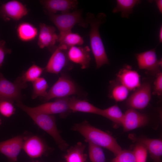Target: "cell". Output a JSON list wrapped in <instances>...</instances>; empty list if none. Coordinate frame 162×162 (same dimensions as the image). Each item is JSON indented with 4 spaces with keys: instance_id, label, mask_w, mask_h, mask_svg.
Here are the masks:
<instances>
[{
    "instance_id": "cell-32",
    "label": "cell",
    "mask_w": 162,
    "mask_h": 162,
    "mask_svg": "<svg viewBox=\"0 0 162 162\" xmlns=\"http://www.w3.org/2000/svg\"><path fill=\"white\" fill-rule=\"evenodd\" d=\"M111 162H136L133 151L128 150H122Z\"/></svg>"
},
{
    "instance_id": "cell-14",
    "label": "cell",
    "mask_w": 162,
    "mask_h": 162,
    "mask_svg": "<svg viewBox=\"0 0 162 162\" xmlns=\"http://www.w3.org/2000/svg\"><path fill=\"white\" fill-rule=\"evenodd\" d=\"M58 39V35L54 27L44 23H40L38 41L40 48L46 47L52 52L57 47L55 44Z\"/></svg>"
},
{
    "instance_id": "cell-15",
    "label": "cell",
    "mask_w": 162,
    "mask_h": 162,
    "mask_svg": "<svg viewBox=\"0 0 162 162\" xmlns=\"http://www.w3.org/2000/svg\"><path fill=\"white\" fill-rule=\"evenodd\" d=\"M148 122V118L145 114L136 110L129 108L124 114L122 123L125 132L144 126Z\"/></svg>"
},
{
    "instance_id": "cell-11",
    "label": "cell",
    "mask_w": 162,
    "mask_h": 162,
    "mask_svg": "<svg viewBox=\"0 0 162 162\" xmlns=\"http://www.w3.org/2000/svg\"><path fill=\"white\" fill-rule=\"evenodd\" d=\"M22 149L27 154L32 158L44 154L48 149L43 140L34 135H24Z\"/></svg>"
},
{
    "instance_id": "cell-30",
    "label": "cell",
    "mask_w": 162,
    "mask_h": 162,
    "mask_svg": "<svg viewBox=\"0 0 162 162\" xmlns=\"http://www.w3.org/2000/svg\"><path fill=\"white\" fill-rule=\"evenodd\" d=\"M13 102L9 100L0 98V113L6 117H9L13 115L15 108Z\"/></svg>"
},
{
    "instance_id": "cell-36",
    "label": "cell",
    "mask_w": 162,
    "mask_h": 162,
    "mask_svg": "<svg viewBox=\"0 0 162 162\" xmlns=\"http://www.w3.org/2000/svg\"><path fill=\"white\" fill-rule=\"evenodd\" d=\"M159 43L162 42V26L161 25L159 31Z\"/></svg>"
},
{
    "instance_id": "cell-3",
    "label": "cell",
    "mask_w": 162,
    "mask_h": 162,
    "mask_svg": "<svg viewBox=\"0 0 162 162\" xmlns=\"http://www.w3.org/2000/svg\"><path fill=\"white\" fill-rule=\"evenodd\" d=\"M16 105L26 112L40 128L53 138L59 149L63 151L66 150L68 144L61 136L53 115L38 111L33 107L25 105L21 100L16 102Z\"/></svg>"
},
{
    "instance_id": "cell-28",
    "label": "cell",
    "mask_w": 162,
    "mask_h": 162,
    "mask_svg": "<svg viewBox=\"0 0 162 162\" xmlns=\"http://www.w3.org/2000/svg\"><path fill=\"white\" fill-rule=\"evenodd\" d=\"M88 143L89 156L91 162H106L104 152L101 147Z\"/></svg>"
},
{
    "instance_id": "cell-16",
    "label": "cell",
    "mask_w": 162,
    "mask_h": 162,
    "mask_svg": "<svg viewBox=\"0 0 162 162\" xmlns=\"http://www.w3.org/2000/svg\"><path fill=\"white\" fill-rule=\"evenodd\" d=\"M40 2L45 11L54 14L58 11L62 14L70 12L77 9L78 4L76 0H44Z\"/></svg>"
},
{
    "instance_id": "cell-8",
    "label": "cell",
    "mask_w": 162,
    "mask_h": 162,
    "mask_svg": "<svg viewBox=\"0 0 162 162\" xmlns=\"http://www.w3.org/2000/svg\"><path fill=\"white\" fill-rule=\"evenodd\" d=\"M151 98L150 84L145 82L140 84L128 98L126 104L130 108L142 110L148 106Z\"/></svg>"
},
{
    "instance_id": "cell-22",
    "label": "cell",
    "mask_w": 162,
    "mask_h": 162,
    "mask_svg": "<svg viewBox=\"0 0 162 162\" xmlns=\"http://www.w3.org/2000/svg\"><path fill=\"white\" fill-rule=\"evenodd\" d=\"M16 33L19 39L24 42L30 41L34 40L38 34L37 28L28 22L20 23L17 27Z\"/></svg>"
},
{
    "instance_id": "cell-33",
    "label": "cell",
    "mask_w": 162,
    "mask_h": 162,
    "mask_svg": "<svg viewBox=\"0 0 162 162\" xmlns=\"http://www.w3.org/2000/svg\"><path fill=\"white\" fill-rule=\"evenodd\" d=\"M154 91L155 94L160 96L162 93V73L160 71L157 74L154 82Z\"/></svg>"
},
{
    "instance_id": "cell-13",
    "label": "cell",
    "mask_w": 162,
    "mask_h": 162,
    "mask_svg": "<svg viewBox=\"0 0 162 162\" xmlns=\"http://www.w3.org/2000/svg\"><path fill=\"white\" fill-rule=\"evenodd\" d=\"M24 139V135H20L0 142V153L11 162H15L22 149Z\"/></svg>"
},
{
    "instance_id": "cell-2",
    "label": "cell",
    "mask_w": 162,
    "mask_h": 162,
    "mask_svg": "<svg viewBox=\"0 0 162 162\" xmlns=\"http://www.w3.org/2000/svg\"><path fill=\"white\" fill-rule=\"evenodd\" d=\"M106 18V14L103 13H99L96 16L93 13H88L85 19L90 26V46L97 69L104 64H110L99 32V27L105 22Z\"/></svg>"
},
{
    "instance_id": "cell-5",
    "label": "cell",
    "mask_w": 162,
    "mask_h": 162,
    "mask_svg": "<svg viewBox=\"0 0 162 162\" xmlns=\"http://www.w3.org/2000/svg\"><path fill=\"white\" fill-rule=\"evenodd\" d=\"M78 88L74 82L69 76L62 73L57 81L41 100L46 102L55 98H63L77 94Z\"/></svg>"
},
{
    "instance_id": "cell-25",
    "label": "cell",
    "mask_w": 162,
    "mask_h": 162,
    "mask_svg": "<svg viewBox=\"0 0 162 162\" xmlns=\"http://www.w3.org/2000/svg\"><path fill=\"white\" fill-rule=\"evenodd\" d=\"M124 114L117 105L104 109H101L100 115L110 120L116 124H122Z\"/></svg>"
},
{
    "instance_id": "cell-38",
    "label": "cell",
    "mask_w": 162,
    "mask_h": 162,
    "mask_svg": "<svg viewBox=\"0 0 162 162\" xmlns=\"http://www.w3.org/2000/svg\"><path fill=\"white\" fill-rule=\"evenodd\" d=\"M40 162L39 161H35V162Z\"/></svg>"
},
{
    "instance_id": "cell-19",
    "label": "cell",
    "mask_w": 162,
    "mask_h": 162,
    "mask_svg": "<svg viewBox=\"0 0 162 162\" xmlns=\"http://www.w3.org/2000/svg\"><path fill=\"white\" fill-rule=\"evenodd\" d=\"M139 143L145 146L148 151L150 157L154 162H161L162 155V141L159 139H149L146 138H135Z\"/></svg>"
},
{
    "instance_id": "cell-29",
    "label": "cell",
    "mask_w": 162,
    "mask_h": 162,
    "mask_svg": "<svg viewBox=\"0 0 162 162\" xmlns=\"http://www.w3.org/2000/svg\"><path fill=\"white\" fill-rule=\"evenodd\" d=\"M129 90L120 84L114 86L111 91V98L116 101H121L125 100L128 94Z\"/></svg>"
},
{
    "instance_id": "cell-20",
    "label": "cell",
    "mask_w": 162,
    "mask_h": 162,
    "mask_svg": "<svg viewBox=\"0 0 162 162\" xmlns=\"http://www.w3.org/2000/svg\"><path fill=\"white\" fill-rule=\"evenodd\" d=\"M68 106L72 112H81L100 115L101 110L86 100L74 96L69 97Z\"/></svg>"
},
{
    "instance_id": "cell-26",
    "label": "cell",
    "mask_w": 162,
    "mask_h": 162,
    "mask_svg": "<svg viewBox=\"0 0 162 162\" xmlns=\"http://www.w3.org/2000/svg\"><path fill=\"white\" fill-rule=\"evenodd\" d=\"M32 83L33 88L32 99H35L38 97L43 98L46 94L48 86L44 78L40 77Z\"/></svg>"
},
{
    "instance_id": "cell-31",
    "label": "cell",
    "mask_w": 162,
    "mask_h": 162,
    "mask_svg": "<svg viewBox=\"0 0 162 162\" xmlns=\"http://www.w3.org/2000/svg\"><path fill=\"white\" fill-rule=\"evenodd\" d=\"M133 152L136 162H146L148 151L144 146L138 143L135 146Z\"/></svg>"
},
{
    "instance_id": "cell-9",
    "label": "cell",
    "mask_w": 162,
    "mask_h": 162,
    "mask_svg": "<svg viewBox=\"0 0 162 162\" xmlns=\"http://www.w3.org/2000/svg\"><path fill=\"white\" fill-rule=\"evenodd\" d=\"M28 12L26 5L17 0L8 1L0 7V18L6 21L10 20L18 21Z\"/></svg>"
},
{
    "instance_id": "cell-23",
    "label": "cell",
    "mask_w": 162,
    "mask_h": 162,
    "mask_svg": "<svg viewBox=\"0 0 162 162\" xmlns=\"http://www.w3.org/2000/svg\"><path fill=\"white\" fill-rule=\"evenodd\" d=\"M57 42L59 45L66 46L68 49L72 46L82 45L84 40L78 34L68 31L58 35Z\"/></svg>"
},
{
    "instance_id": "cell-10",
    "label": "cell",
    "mask_w": 162,
    "mask_h": 162,
    "mask_svg": "<svg viewBox=\"0 0 162 162\" xmlns=\"http://www.w3.org/2000/svg\"><path fill=\"white\" fill-rule=\"evenodd\" d=\"M135 56L140 69L145 70L157 74L160 72L162 66L161 59L158 60L156 52V48L140 53Z\"/></svg>"
},
{
    "instance_id": "cell-7",
    "label": "cell",
    "mask_w": 162,
    "mask_h": 162,
    "mask_svg": "<svg viewBox=\"0 0 162 162\" xmlns=\"http://www.w3.org/2000/svg\"><path fill=\"white\" fill-rule=\"evenodd\" d=\"M27 87L21 76L18 77L14 82L6 79L0 72V98L16 102L21 100L23 98L21 90Z\"/></svg>"
},
{
    "instance_id": "cell-21",
    "label": "cell",
    "mask_w": 162,
    "mask_h": 162,
    "mask_svg": "<svg viewBox=\"0 0 162 162\" xmlns=\"http://www.w3.org/2000/svg\"><path fill=\"white\" fill-rule=\"evenodd\" d=\"M85 144L78 142L67 150L64 156L65 162H87V155L84 153Z\"/></svg>"
},
{
    "instance_id": "cell-12",
    "label": "cell",
    "mask_w": 162,
    "mask_h": 162,
    "mask_svg": "<svg viewBox=\"0 0 162 162\" xmlns=\"http://www.w3.org/2000/svg\"><path fill=\"white\" fill-rule=\"evenodd\" d=\"M69 97L55 98L54 101L46 102L33 107L41 112L51 115L58 114L64 117L71 112L68 106Z\"/></svg>"
},
{
    "instance_id": "cell-18",
    "label": "cell",
    "mask_w": 162,
    "mask_h": 162,
    "mask_svg": "<svg viewBox=\"0 0 162 162\" xmlns=\"http://www.w3.org/2000/svg\"><path fill=\"white\" fill-rule=\"evenodd\" d=\"M117 78L120 84L129 90L134 89L140 85L139 74L136 71L131 70L128 65L120 70L117 75Z\"/></svg>"
},
{
    "instance_id": "cell-34",
    "label": "cell",
    "mask_w": 162,
    "mask_h": 162,
    "mask_svg": "<svg viewBox=\"0 0 162 162\" xmlns=\"http://www.w3.org/2000/svg\"><path fill=\"white\" fill-rule=\"evenodd\" d=\"M5 44L4 40H0V68L2 66L6 55L10 54L11 52V50L7 48Z\"/></svg>"
},
{
    "instance_id": "cell-37",
    "label": "cell",
    "mask_w": 162,
    "mask_h": 162,
    "mask_svg": "<svg viewBox=\"0 0 162 162\" xmlns=\"http://www.w3.org/2000/svg\"><path fill=\"white\" fill-rule=\"evenodd\" d=\"M2 122H1V120L0 118V125L1 124Z\"/></svg>"
},
{
    "instance_id": "cell-4",
    "label": "cell",
    "mask_w": 162,
    "mask_h": 162,
    "mask_svg": "<svg viewBox=\"0 0 162 162\" xmlns=\"http://www.w3.org/2000/svg\"><path fill=\"white\" fill-rule=\"evenodd\" d=\"M82 11L75 10L71 12L61 14H52L45 11L50 20L56 26L59 32L62 34L71 31L76 24L83 28L89 25L86 19L82 16Z\"/></svg>"
},
{
    "instance_id": "cell-35",
    "label": "cell",
    "mask_w": 162,
    "mask_h": 162,
    "mask_svg": "<svg viewBox=\"0 0 162 162\" xmlns=\"http://www.w3.org/2000/svg\"><path fill=\"white\" fill-rule=\"evenodd\" d=\"M156 4L160 12L162 14V0H156L154 1Z\"/></svg>"
},
{
    "instance_id": "cell-17",
    "label": "cell",
    "mask_w": 162,
    "mask_h": 162,
    "mask_svg": "<svg viewBox=\"0 0 162 162\" xmlns=\"http://www.w3.org/2000/svg\"><path fill=\"white\" fill-rule=\"evenodd\" d=\"M89 47L74 46L69 48L67 51L68 58L70 61L80 65L82 69L88 68L91 60Z\"/></svg>"
},
{
    "instance_id": "cell-24",
    "label": "cell",
    "mask_w": 162,
    "mask_h": 162,
    "mask_svg": "<svg viewBox=\"0 0 162 162\" xmlns=\"http://www.w3.org/2000/svg\"><path fill=\"white\" fill-rule=\"evenodd\" d=\"M116 6L112 11L114 13L121 12V16L128 19L130 14L133 13V8L141 2L139 0H117Z\"/></svg>"
},
{
    "instance_id": "cell-1",
    "label": "cell",
    "mask_w": 162,
    "mask_h": 162,
    "mask_svg": "<svg viewBox=\"0 0 162 162\" xmlns=\"http://www.w3.org/2000/svg\"><path fill=\"white\" fill-rule=\"evenodd\" d=\"M72 129L81 134L86 142L106 148L115 156L122 150L120 146L112 136L93 126L86 121L76 124L72 127Z\"/></svg>"
},
{
    "instance_id": "cell-27",
    "label": "cell",
    "mask_w": 162,
    "mask_h": 162,
    "mask_svg": "<svg viewBox=\"0 0 162 162\" xmlns=\"http://www.w3.org/2000/svg\"><path fill=\"white\" fill-rule=\"evenodd\" d=\"M44 71V68L33 64L21 76L24 82H32L40 77Z\"/></svg>"
},
{
    "instance_id": "cell-6",
    "label": "cell",
    "mask_w": 162,
    "mask_h": 162,
    "mask_svg": "<svg viewBox=\"0 0 162 162\" xmlns=\"http://www.w3.org/2000/svg\"><path fill=\"white\" fill-rule=\"evenodd\" d=\"M68 48L66 46L59 45L52 52L47 64L44 68L46 72L58 74L65 69L72 68V63L69 60L67 55Z\"/></svg>"
}]
</instances>
